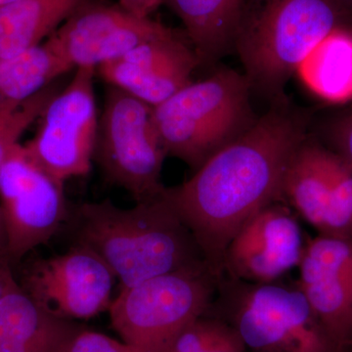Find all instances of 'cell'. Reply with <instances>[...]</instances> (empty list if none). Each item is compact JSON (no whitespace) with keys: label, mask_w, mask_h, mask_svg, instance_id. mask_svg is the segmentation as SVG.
I'll list each match as a JSON object with an SVG mask.
<instances>
[{"label":"cell","mask_w":352,"mask_h":352,"mask_svg":"<svg viewBox=\"0 0 352 352\" xmlns=\"http://www.w3.org/2000/svg\"><path fill=\"white\" fill-rule=\"evenodd\" d=\"M173 32L150 17L133 15L120 4L88 0L47 41L72 69H96Z\"/></svg>","instance_id":"11"},{"label":"cell","mask_w":352,"mask_h":352,"mask_svg":"<svg viewBox=\"0 0 352 352\" xmlns=\"http://www.w3.org/2000/svg\"><path fill=\"white\" fill-rule=\"evenodd\" d=\"M95 72L90 67L76 69L67 87L44 109L36 135L23 145L36 166L62 183L91 170L99 120Z\"/></svg>","instance_id":"8"},{"label":"cell","mask_w":352,"mask_h":352,"mask_svg":"<svg viewBox=\"0 0 352 352\" xmlns=\"http://www.w3.org/2000/svg\"><path fill=\"white\" fill-rule=\"evenodd\" d=\"M182 21L201 62L219 59L233 48L245 0H166Z\"/></svg>","instance_id":"19"},{"label":"cell","mask_w":352,"mask_h":352,"mask_svg":"<svg viewBox=\"0 0 352 352\" xmlns=\"http://www.w3.org/2000/svg\"><path fill=\"white\" fill-rule=\"evenodd\" d=\"M116 276L92 250L75 244L25 271L23 289L55 316L88 319L109 310Z\"/></svg>","instance_id":"12"},{"label":"cell","mask_w":352,"mask_h":352,"mask_svg":"<svg viewBox=\"0 0 352 352\" xmlns=\"http://www.w3.org/2000/svg\"><path fill=\"white\" fill-rule=\"evenodd\" d=\"M333 113L322 129L325 146L335 152L352 170V103Z\"/></svg>","instance_id":"23"},{"label":"cell","mask_w":352,"mask_h":352,"mask_svg":"<svg viewBox=\"0 0 352 352\" xmlns=\"http://www.w3.org/2000/svg\"><path fill=\"white\" fill-rule=\"evenodd\" d=\"M302 292L342 352L352 347V238L319 235L303 247L298 266Z\"/></svg>","instance_id":"14"},{"label":"cell","mask_w":352,"mask_h":352,"mask_svg":"<svg viewBox=\"0 0 352 352\" xmlns=\"http://www.w3.org/2000/svg\"><path fill=\"white\" fill-rule=\"evenodd\" d=\"M16 283L0 298V352H61L78 330Z\"/></svg>","instance_id":"16"},{"label":"cell","mask_w":352,"mask_h":352,"mask_svg":"<svg viewBox=\"0 0 352 352\" xmlns=\"http://www.w3.org/2000/svg\"><path fill=\"white\" fill-rule=\"evenodd\" d=\"M351 352H352V347H351Z\"/></svg>","instance_id":"31"},{"label":"cell","mask_w":352,"mask_h":352,"mask_svg":"<svg viewBox=\"0 0 352 352\" xmlns=\"http://www.w3.org/2000/svg\"><path fill=\"white\" fill-rule=\"evenodd\" d=\"M55 94V89L47 87L22 103L0 106V164L20 144L23 134L41 118Z\"/></svg>","instance_id":"21"},{"label":"cell","mask_w":352,"mask_h":352,"mask_svg":"<svg viewBox=\"0 0 352 352\" xmlns=\"http://www.w3.org/2000/svg\"><path fill=\"white\" fill-rule=\"evenodd\" d=\"M293 212L275 201L248 220L224 251L223 276L245 283H275L298 267L305 243Z\"/></svg>","instance_id":"13"},{"label":"cell","mask_w":352,"mask_h":352,"mask_svg":"<svg viewBox=\"0 0 352 352\" xmlns=\"http://www.w3.org/2000/svg\"><path fill=\"white\" fill-rule=\"evenodd\" d=\"M72 219L75 244L96 252L120 280V289L207 263L163 192L131 208L117 207L109 199L83 203Z\"/></svg>","instance_id":"2"},{"label":"cell","mask_w":352,"mask_h":352,"mask_svg":"<svg viewBox=\"0 0 352 352\" xmlns=\"http://www.w3.org/2000/svg\"><path fill=\"white\" fill-rule=\"evenodd\" d=\"M133 352H136V351H133Z\"/></svg>","instance_id":"32"},{"label":"cell","mask_w":352,"mask_h":352,"mask_svg":"<svg viewBox=\"0 0 352 352\" xmlns=\"http://www.w3.org/2000/svg\"><path fill=\"white\" fill-rule=\"evenodd\" d=\"M229 324L201 316L185 329L168 352H208Z\"/></svg>","instance_id":"22"},{"label":"cell","mask_w":352,"mask_h":352,"mask_svg":"<svg viewBox=\"0 0 352 352\" xmlns=\"http://www.w3.org/2000/svg\"><path fill=\"white\" fill-rule=\"evenodd\" d=\"M317 98L331 105L352 103V27L342 25L314 46L296 71Z\"/></svg>","instance_id":"17"},{"label":"cell","mask_w":352,"mask_h":352,"mask_svg":"<svg viewBox=\"0 0 352 352\" xmlns=\"http://www.w3.org/2000/svg\"><path fill=\"white\" fill-rule=\"evenodd\" d=\"M124 342L94 331H78L65 344L61 352H133Z\"/></svg>","instance_id":"24"},{"label":"cell","mask_w":352,"mask_h":352,"mask_svg":"<svg viewBox=\"0 0 352 352\" xmlns=\"http://www.w3.org/2000/svg\"><path fill=\"white\" fill-rule=\"evenodd\" d=\"M342 25L352 27V17L333 0H245L233 48L252 89L274 103L308 53Z\"/></svg>","instance_id":"3"},{"label":"cell","mask_w":352,"mask_h":352,"mask_svg":"<svg viewBox=\"0 0 352 352\" xmlns=\"http://www.w3.org/2000/svg\"><path fill=\"white\" fill-rule=\"evenodd\" d=\"M168 156L154 118V107L109 85L98 120L94 161L106 182L138 201L161 195Z\"/></svg>","instance_id":"7"},{"label":"cell","mask_w":352,"mask_h":352,"mask_svg":"<svg viewBox=\"0 0 352 352\" xmlns=\"http://www.w3.org/2000/svg\"><path fill=\"white\" fill-rule=\"evenodd\" d=\"M344 11L352 17V0H333Z\"/></svg>","instance_id":"29"},{"label":"cell","mask_w":352,"mask_h":352,"mask_svg":"<svg viewBox=\"0 0 352 352\" xmlns=\"http://www.w3.org/2000/svg\"><path fill=\"white\" fill-rule=\"evenodd\" d=\"M0 251L6 252V233L1 208H0Z\"/></svg>","instance_id":"28"},{"label":"cell","mask_w":352,"mask_h":352,"mask_svg":"<svg viewBox=\"0 0 352 352\" xmlns=\"http://www.w3.org/2000/svg\"><path fill=\"white\" fill-rule=\"evenodd\" d=\"M217 291L233 328L252 352H342L298 287L223 276Z\"/></svg>","instance_id":"6"},{"label":"cell","mask_w":352,"mask_h":352,"mask_svg":"<svg viewBox=\"0 0 352 352\" xmlns=\"http://www.w3.org/2000/svg\"><path fill=\"white\" fill-rule=\"evenodd\" d=\"M281 201L319 235L352 238V170L320 142L307 138L292 157Z\"/></svg>","instance_id":"10"},{"label":"cell","mask_w":352,"mask_h":352,"mask_svg":"<svg viewBox=\"0 0 352 352\" xmlns=\"http://www.w3.org/2000/svg\"><path fill=\"white\" fill-rule=\"evenodd\" d=\"M252 87L231 69L191 82L161 105L154 118L168 155L194 171L256 122Z\"/></svg>","instance_id":"4"},{"label":"cell","mask_w":352,"mask_h":352,"mask_svg":"<svg viewBox=\"0 0 352 352\" xmlns=\"http://www.w3.org/2000/svg\"><path fill=\"white\" fill-rule=\"evenodd\" d=\"M0 208L12 264L47 244L71 214L64 183L36 166L22 144L0 164Z\"/></svg>","instance_id":"9"},{"label":"cell","mask_w":352,"mask_h":352,"mask_svg":"<svg viewBox=\"0 0 352 352\" xmlns=\"http://www.w3.org/2000/svg\"><path fill=\"white\" fill-rule=\"evenodd\" d=\"M201 60L175 32L141 44L96 71L108 85L157 107L192 82Z\"/></svg>","instance_id":"15"},{"label":"cell","mask_w":352,"mask_h":352,"mask_svg":"<svg viewBox=\"0 0 352 352\" xmlns=\"http://www.w3.org/2000/svg\"><path fill=\"white\" fill-rule=\"evenodd\" d=\"M245 346L242 339L233 328L232 325L229 326L223 335L217 340L208 352H245Z\"/></svg>","instance_id":"25"},{"label":"cell","mask_w":352,"mask_h":352,"mask_svg":"<svg viewBox=\"0 0 352 352\" xmlns=\"http://www.w3.org/2000/svg\"><path fill=\"white\" fill-rule=\"evenodd\" d=\"M307 118L274 102L240 138L163 195L188 227L210 270L222 274L229 242L254 214L281 201L292 157L307 139Z\"/></svg>","instance_id":"1"},{"label":"cell","mask_w":352,"mask_h":352,"mask_svg":"<svg viewBox=\"0 0 352 352\" xmlns=\"http://www.w3.org/2000/svg\"><path fill=\"white\" fill-rule=\"evenodd\" d=\"M88 0H17L0 7V60L41 44Z\"/></svg>","instance_id":"18"},{"label":"cell","mask_w":352,"mask_h":352,"mask_svg":"<svg viewBox=\"0 0 352 352\" xmlns=\"http://www.w3.org/2000/svg\"><path fill=\"white\" fill-rule=\"evenodd\" d=\"M207 263L120 289L109 307L122 342L136 352H168L214 302L220 279Z\"/></svg>","instance_id":"5"},{"label":"cell","mask_w":352,"mask_h":352,"mask_svg":"<svg viewBox=\"0 0 352 352\" xmlns=\"http://www.w3.org/2000/svg\"><path fill=\"white\" fill-rule=\"evenodd\" d=\"M12 265L6 252L0 251V298L13 285L17 283L14 278Z\"/></svg>","instance_id":"27"},{"label":"cell","mask_w":352,"mask_h":352,"mask_svg":"<svg viewBox=\"0 0 352 352\" xmlns=\"http://www.w3.org/2000/svg\"><path fill=\"white\" fill-rule=\"evenodd\" d=\"M71 69L47 41L0 60V106L16 105L32 98Z\"/></svg>","instance_id":"20"},{"label":"cell","mask_w":352,"mask_h":352,"mask_svg":"<svg viewBox=\"0 0 352 352\" xmlns=\"http://www.w3.org/2000/svg\"><path fill=\"white\" fill-rule=\"evenodd\" d=\"M164 1L166 0H119V4L133 15L148 18Z\"/></svg>","instance_id":"26"},{"label":"cell","mask_w":352,"mask_h":352,"mask_svg":"<svg viewBox=\"0 0 352 352\" xmlns=\"http://www.w3.org/2000/svg\"><path fill=\"white\" fill-rule=\"evenodd\" d=\"M14 1H17V0H0V7L6 6L7 4L12 3Z\"/></svg>","instance_id":"30"}]
</instances>
